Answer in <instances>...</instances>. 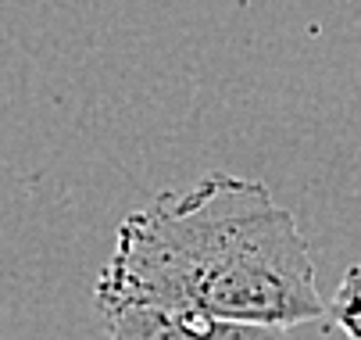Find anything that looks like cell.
Returning <instances> with one entry per match:
<instances>
[{"instance_id": "6da1fadb", "label": "cell", "mask_w": 361, "mask_h": 340, "mask_svg": "<svg viewBox=\"0 0 361 340\" xmlns=\"http://www.w3.org/2000/svg\"><path fill=\"white\" fill-rule=\"evenodd\" d=\"M93 301L100 315L143 305L283 329L326 315L293 212L265 183L229 172L136 208L118 226Z\"/></svg>"}, {"instance_id": "7a4b0ae2", "label": "cell", "mask_w": 361, "mask_h": 340, "mask_svg": "<svg viewBox=\"0 0 361 340\" xmlns=\"http://www.w3.org/2000/svg\"><path fill=\"white\" fill-rule=\"evenodd\" d=\"M104 322L108 340H293L283 326H254L200 312H165L143 305H122L108 312Z\"/></svg>"}, {"instance_id": "3957f363", "label": "cell", "mask_w": 361, "mask_h": 340, "mask_svg": "<svg viewBox=\"0 0 361 340\" xmlns=\"http://www.w3.org/2000/svg\"><path fill=\"white\" fill-rule=\"evenodd\" d=\"M326 315L350 336L361 340V265H350L336 286L333 301L326 305Z\"/></svg>"}]
</instances>
